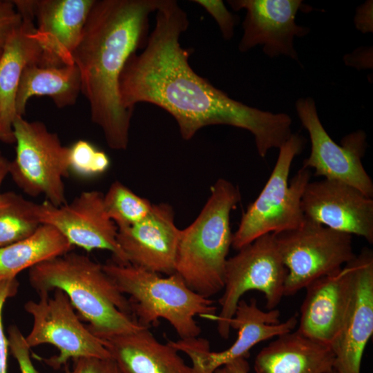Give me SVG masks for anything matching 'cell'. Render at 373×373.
<instances>
[{
  "label": "cell",
  "mask_w": 373,
  "mask_h": 373,
  "mask_svg": "<svg viewBox=\"0 0 373 373\" xmlns=\"http://www.w3.org/2000/svg\"><path fill=\"white\" fill-rule=\"evenodd\" d=\"M180 231L171 206L160 203L142 221L118 229L117 238L128 265L168 276L175 273Z\"/></svg>",
  "instance_id": "e0dca14e"
},
{
  "label": "cell",
  "mask_w": 373,
  "mask_h": 373,
  "mask_svg": "<svg viewBox=\"0 0 373 373\" xmlns=\"http://www.w3.org/2000/svg\"><path fill=\"white\" fill-rule=\"evenodd\" d=\"M39 295L37 301L28 300L24 309L33 323L26 341L32 347L50 344L59 354L42 359L55 370L67 365L70 359L79 357L112 358L104 341L85 326L75 313L67 295L60 289Z\"/></svg>",
  "instance_id": "30bf717a"
},
{
  "label": "cell",
  "mask_w": 373,
  "mask_h": 373,
  "mask_svg": "<svg viewBox=\"0 0 373 373\" xmlns=\"http://www.w3.org/2000/svg\"><path fill=\"white\" fill-rule=\"evenodd\" d=\"M37 204L8 191L0 194V248L23 240L41 224Z\"/></svg>",
  "instance_id": "d4e9b609"
},
{
  "label": "cell",
  "mask_w": 373,
  "mask_h": 373,
  "mask_svg": "<svg viewBox=\"0 0 373 373\" xmlns=\"http://www.w3.org/2000/svg\"><path fill=\"white\" fill-rule=\"evenodd\" d=\"M19 282L16 278L0 280V373H8V341L2 321L3 307L6 301L17 292Z\"/></svg>",
  "instance_id": "f546056e"
},
{
  "label": "cell",
  "mask_w": 373,
  "mask_h": 373,
  "mask_svg": "<svg viewBox=\"0 0 373 373\" xmlns=\"http://www.w3.org/2000/svg\"><path fill=\"white\" fill-rule=\"evenodd\" d=\"M10 161L6 158L0 151V194L1 184L10 171Z\"/></svg>",
  "instance_id": "836d02e7"
},
{
  "label": "cell",
  "mask_w": 373,
  "mask_h": 373,
  "mask_svg": "<svg viewBox=\"0 0 373 373\" xmlns=\"http://www.w3.org/2000/svg\"><path fill=\"white\" fill-rule=\"evenodd\" d=\"M7 338L9 350L18 363L20 373H39L32 362L30 348L25 336L16 325L9 327Z\"/></svg>",
  "instance_id": "f1b7e54d"
},
{
  "label": "cell",
  "mask_w": 373,
  "mask_h": 373,
  "mask_svg": "<svg viewBox=\"0 0 373 373\" xmlns=\"http://www.w3.org/2000/svg\"><path fill=\"white\" fill-rule=\"evenodd\" d=\"M155 14L142 51L130 57L120 75L123 106L133 111L137 104L149 103L162 108L176 121L185 140L205 126L228 125L249 131L262 157L279 149L292 135L291 117L236 101L193 70L192 51L180 42L189 21L177 1L161 0Z\"/></svg>",
  "instance_id": "6da1fadb"
},
{
  "label": "cell",
  "mask_w": 373,
  "mask_h": 373,
  "mask_svg": "<svg viewBox=\"0 0 373 373\" xmlns=\"http://www.w3.org/2000/svg\"><path fill=\"white\" fill-rule=\"evenodd\" d=\"M73 361L72 368L65 365L64 373H122L113 358L79 357Z\"/></svg>",
  "instance_id": "4dcf8cb0"
},
{
  "label": "cell",
  "mask_w": 373,
  "mask_h": 373,
  "mask_svg": "<svg viewBox=\"0 0 373 373\" xmlns=\"http://www.w3.org/2000/svg\"><path fill=\"white\" fill-rule=\"evenodd\" d=\"M22 18L21 25L6 41L0 57V141L15 142L12 124L17 115L15 102L25 68L38 64L41 48L36 38L32 0L12 1Z\"/></svg>",
  "instance_id": "ffe728a7"
},
{
  "label": "cell",
  "mask_w": 373,
  "mask_h": 373,
  "mask_svg": "<svg viewBox=\"0 0 373 373\" xmlns=\"http://www.w3.org/2000/svg\"><path fill=\"white\" fill-rule=\"evenodd\" d=\"M69 171L83 177H91L104 173L109 167L108 155L97 149L91 143L80 140L69 147Z\"/></svg>",
  "instance_id": "4316f807"
},
{
  "label": "cell",
  "mask_w": 373,
  "mask_h": 373,
  "mask_svg": "<svg viewBox=\"0 0 373 373\" xmlns=\"http://www.w3.org/2000/svg\"><path fill=\"white\" fill-rule=\"evenodd\" d=\"M102 340L122 373H192L178 351L148 327Z\"/></svg>",
  "instance_id": "44dd1931"
},
{
  "label": "cell",
  "mask_w": 373,
  "mask_h": 373,
  "mask_svg": "<svg viewBox=\"0 0 373 373\" xmlns=\"http://www.w3.org/2000/svg\"><path fill=\"white\" fill-rule=\"evenodd\" d=\"M233 373H249V365L246 358H240L227 364Z\"/></svg>",
  "instance_id": "d6a6232c"
},
{
  "label": "cell",
  "mask_w": 373,
  "mask_h": 373,
  "mask_svg": "<svg viewBox=\"0 0 373 373\" xmlns=\"http://www.w3.org/2000/svg\"><path fill=\"white\" fill-rule=\"evenodd\" d=\"M107 215L118 229L131 227L144 219L153 204L119 181L114 182L104 195Z\"/></svg>",
  "instance_id": "484cf974"
},
{
  "label": "cell",
  "mask_w": 373,
  "mask_h": 373,
  "mask_svg": "<svg viewBox=\"0 0 373 373\" xmlns=\"http://www.w3.org/2000/svg\"><path fill=\"white\" fill-rule=\"evenodd\" d=\"M72 249L58 230L41 224L29 237L0 248V280L16 278L23 270L67 254Z\"/></svg>",
  "instance_id": "cb8c5ba5"
},
{
  "label": "cell",
  "mask_w": 373,
  "mask_h": 373,
  "mask_svg": "<svg viewBox=\"0 0 373 373\" xmlns=\"http://www.w3.org/2000/svg\"><path fill=\"white\" fill-rule=\"evenodd\" d=\"M301 208L306 219L373 242V200L349 184L327 179L309 182Z\"/></svg>",
  "instance_id": "9a60e30c"
},
{
  "label": "cell",
  "mask_w": 373,
  "mask_h": 373,
  "mask_svg": "<svg viewBox=\"0 0 373 373\" xmlns=\"http://www.w3.org/2000/svg\"><path fill=\"white\" fill-rule=\"evenodd\" d=\"M306 140L298 133L291 135L279 149L273 171L258 198L242 214L239 226L233 233L231 246L239 250L256 239L269 233L295 229L305 218L301 199L311 171L301 168L288 184L294 157L300 154Z\"/></svg>",
  "instance_id": "8992f818"
},
{
  "label": "cell",
  "mask_w": 373,
  "mask_h": 373,
  "mask_svg": "<svg viewBox=\"0 0 373 373\" xmlns=\"http://www.w3.org/2000/svg\"><path fill=\"white\" fill-rule=\"evenodd\" d=\"M16 156L9 174L26 194L43 195L55 206L66 203L64 178L69 173V147L41 122L17 115L12 124Z\"/></svg>",
  "instance_id": "52a82bcc"
},
{
  "label": "cell",
  "mask_w": 373,
  "mask_h": 373,
  "mask_svg": "<svg viewBox=\"0 0 373 373\" xmlns=\"http://www.w3.org/2000/svg\"><path fill=\"white\" fill-rule=\"evenodd\" d=\"M81 93V77L74 64L60 67L27 66L20 79L16 96L17 115L23 116L28 101L34 96H47L58 108L75 104Z\"/></svg>",
  "instance_id": "603a6c76"
},
{
  "label": "cell",
  "mask_w": 373,
  "mask_h": 373,
  "mask_svg": "<svg viewBox=\"0 0 373 373\" xmlns=\"http://www.w3.org/2000/svg\"><path fill=\"white\" fill-rule=\"evenodd\" d=\"M203 8L216 21L223 38L231 39L234 34V27L236 23V17L233 15L220 0H193Z\"/></svg>",
  "instance_id": "83f0119b"
},
{
  "label": "cell",
  "mask_w": 373,
  "mask_h": 373,
  "mask_svg": "<svg viewBox=\"0 0 373 373\" xmlns=\"http://www.w3.org/2000/svg\"><path fill=\"white\" fill-rule=\"evenodd\" d=\"M330 346L311 340L297 331L278 336L256 355V373H327L334 369Z\"/></svg>",
  "instance_id": "7402d4cb"
},
{
  "label": "cell",
  "mask_w": 373,
  "mask_h": 373,
  "mask_svg": "<svg viewBox=\"0 0 373 373\" xmlns=\"http://www.w3.org/2000/svg\"><path fill=\"white\" fill-rule=\"evenodd\" d=\"M22 18L12 1L0 0V50L10 35L21 23Z\"/></svg>",
  "instance_id": "1f68e13d"
},
{
  "label": "cell",
  "mask_w": 373,
  "mask_h": 373,
  "mask_svg": "<svg viewBox=\"0 0 373 373\" xmlns=\"http://www.w3.org/2000/svg\"><path fill=\"white\" fill-rule=\"evenodd\" d=\"M103 198L99 191H84L69 204L55 206L46 200L37 204L36 212L41 224L55 227L73 247L107 250L113 261L128 265L117 242L118 228L107 215Z\"/></svg>",
  "instance_id": "7c38bea8"
},
{
  "label": "cell",
  "mask_w": 373,
  "mask_h": 373,
  "mask_svg": "<svg viewBox=\"0 0 373 373\" xmlns=\"http://www.w3.org/2000/svg\"><path fill=\"white\" fill-rule=\"evenodd\" d=\"M160 1L95 0L73 53L91 121L114 150L127 148L133 115L121 102L119 77L130 57L144 47Z\"/></svg>",
  "instance_id": "7a4b0ae2"
},
{
  "label": "cell",
  "mask_w": 373,
  "mask_h": 373,
  "mask_svg": "<svg viewBox=\"0 0 373 373\" xmlns=\"http://www.w3.org/2000/svg\"><path fill=\"white\" fill-rule=\"evenodd\" d=\"M287 269L284 295H294L312 281L330 274L356 254L352 236L306 219L295 229L273 233Z\"/></svg>",
  "instance_id": "9c48e42d"
},
{
  "label": "cell",
  "mask_w": 373,
  "mask_h": 373,
  "mask_svg": "<svg viewBox=\"0 0 373 373\" xmlns=\"http://www.w3.org/2000/svg\"><path fill=\"white\" fill-rule=\"evenodd\" d=\"M28 278L39 295L63 291L79 318L101 339L144 327L132 316L128 299L103 265L87 256L70 251L46 260L30 268Z\"/></svg>",
  "instance_id": "3957f363"
},
{
  "label": "cell",
  "mask_w": 373,
  "mask_h": 373,
  "mask_svg": "<svg viewBox=\"0 0 373 373\" xmlns=\"http://www.w3.org/2000/svg\"><path fill=\"white\" fill-rule=\"evenodd\" d=\"M103 267L118 289L129 296L132 316L142 327L157 325L163 318L180 339H187L198 337L201 332L196 316L210 320L216 315L213 301L191 289L176 273L163 277L113 260Z\"/></svg>",
  "instance_id": "5b68a950"
},
{
  "label": "cell",
  "mask_w": 373,
  "mask_h": 373,
  "mask_svg": "<svg viewBox=\"0 0 373 373\" xmlns=\"http://www.w3.org/2000/svg\"><path fill=\"white\" fill-rule=\"evenodd\" d=\"M214 373H233L227 365H224L217 369Z\"/></svg>",
  "instance_id": "e575fe53"
},
{
  "label": "cell",
  "mask_w": 373,
  "mask_h": 373,
  "mask_svg": "<svg viewBox=\"0 0 373 373\" xmlns=\"http://www.w3.org/2000/svg\"><path fill=\"white\" fill-rule=\"evenodd\" d=\"M210 191L198 217L180 231L175 267L191 289L207 298L224 288L233 238L230 214L241 199L238 187L223 178Z\"/></svg>",
  "instance_id": "277c9868"
},
{
  "label": "cell",
  "mask_w": 373,
  "mask_h": 373,
  "mask_svg": "<svg viewBox=\"0 0 373 373\" xmlns=\"http://www.w3.org/2000/svg\"><path fill=\"white\" fill-rule=\"evenodd\" d=\"M327 373H336V372L334 370V369H333V370H332L331 371H329V372H327Z\"/></svg>",
  "instance_id": "d590c367"
},
{
  "label": "cell",
  "mask_w": 373,
  "mask_h": 373,
  "mask_svg": "<svg viewBox=\"0 0 373 373\" xmlns=\"http://www.w3.org/2000/svg\"><path fill=\"white\" fill-rule=\"evenodd\" d=\"M1 54H2V50H0V57L1 56Z\"/></svg>",
  "instance_id": "8d00e7d4"
},
{
  "label": "cell",
  "mask_w": 373,
  "mask_h": 373,
  "mask_svg": "<svg viewBox=\"0 0 373 373\" xmlns=\"http://www.w3.org/2000/svg\"><path fill=\"white\" fill-rule=\"evenodd\" d=\"M278 309L263 311L256 299L249 302L240 300L230 321V327L237 330L234 343L227 349L216 352L210 350L209 342L202 338L184 341L181 352L192 362V373H214L222 366L240 358H247L249 350L256 344L293 331L298 324L296 316L280 322Z\"/></svg>",
  "instance_id": "4fadbf2b"
},
{
  "label": "cell",
  "mask_w": 373,
  "mask_h": 373,
  "mask_svg": "<svg viewBox=\"0 0 373 373\" xmlns=\"http://www.w3.org/2000/svg\"><path fill=\"white\" fill-rule=\"evenodd\" d=\"M353 271L350 261L340 269L306 286L297 332L332 346L343 323L350 299Z\"/></svg>",
  "instance_id": "d6986e66"
},
{
  "label": "cell",
  "mask_w": 373,
  "mask_h": 373,
  "mask_svg": "<svg viewBox=\"0 0 373 373\" xmlns=\"http://www.w3.org/2000/svg\"><path fill=\"white\" fill-rule=\"evenodd\" d=\"M234 10L245 9L243 34L238 45L245 52L257 45L271 58L280 55L298 60L294 48V37H304L310 31L295 22L297 12L303 7L300 0H231Z\"/></svg>",
  "instance_id": "2e32d148"
},
{
  "label": "cell",
  "mask_w": 373,
  "mask_h": 373,
  "mask_svg": "<svg viewBox=\"0 0 373 373\" xmlns=\"http://www.w3.org/2000/svg\"><path fill=\"white\" fill-rule=\"evenodd\" d=\"M95 0H33L36 38L41 48L38 65L72 64Z\"/></svg>",
  "instance_id": "ac0fdd59"
},
{
  "label": "cell",
  "mask_w": 373,
  "mask_h": 373,
  "mask_svg": "<svg viewBox=\"0 0 373 373\" xmlns=\"http://www.w3.org/2000/svg\"><path fill=\"white\" fill-rule=\"evenodd\" d=\"M287 269L277 249L273 233L264 235L227 258L220 311L210 320L217 322L220 336L228 338L233 318L241 297L250 290L262 292L267 310L274 309L284 295Z\"/></svg>",
  "instance_id": "ba28073f"
},
{
  "label": "cell",
  "mask_w": 373,
  "mask_h": 373,
  "mask_svg": "<svg viewBox=\"0 0 373 373\" xmlns=\"http://www.w3.org/2000/svg\"><path fill=\"white\" fill-rule=\"evenodd\" d=\"M296 109L311 140V153L302 167L313 169L316 176L345 183L372 198L373 183L361 161L367 148L365 132H352L338 145L323 126L312 97L298 99Z\"/></svg>",
  "instance_id": "8fae6325"
},
{
  "label": "cell",
  "mask_w": 373,
  "mask_h": 373,
  "mask_svg": "<svg viewBox=\"0 0 373 373\" xmlns=\"http://www.w3.org/2000/svg\"><path fill=\"white\" fill-rule=\"evenodd\" d=\"M353 284L341 329L331 347L336 373H361L365 347L373 333V253L363 248L350 261Z\"/></svg>",
  "instance_id": "5bb4252c"
}]
</instances>
